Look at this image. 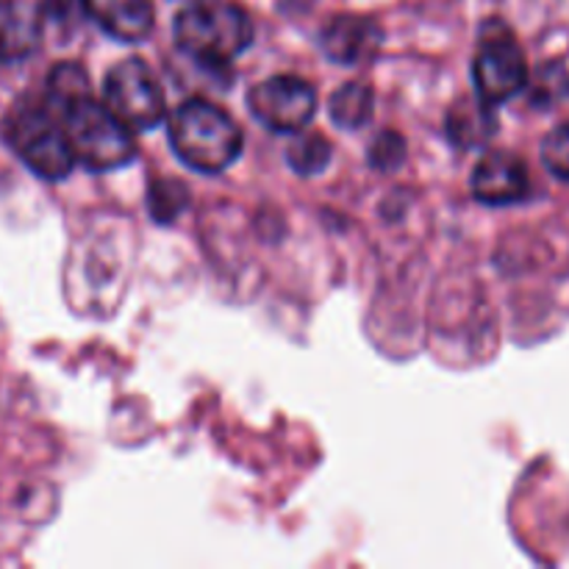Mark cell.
Masks as SVG:
<instances>
[{"label": "cell", "mask_w": 569, "mask_h": 569, "mask_svg": "<svg viewBox=\"0 0 569 569\" xmlns=\"http://www.w3.org/2000/svg\"><path fill=\"white\" fill-rule=\"evenodd\" d=\"M176 44L203 64H228L253 42V20L233 0H192L176 17Z\"/></svg>", "instance_id": "cell-1"}, {"label": "cell", "mask_w": 569, "mask_h": 569, "mask_svg": "<svg viewBox=\"0 0 569 569\" xmlns=\"http://www.w3.org/2000/svg\"><path fill=\"white\" fill-rule=\"evenodd\" d=\"M170 142L183 164L200 172H222L242 153V131L220 106L187 100L170 117Z\"/></svg>", "instance_id": "cell-2"}, {"label": "cell", "mask_w": 569, "mask_h": 569, "mask_svg": "<svg viewBox=\"0 0 569 569\" xmlns=\"http://www.w3.org/2000/svg\"><path fill=\"white\" fill-rule=\"evenodd\" d=\"M56 117L64 126L76 161L87 164L89 170H117L137 153L126 122L117 120L109 106L94 103L92 94L72 100Z\"/></svg>", "instance_id": "cell-3"}, {"label": "cell", "mask_w": 569, "mask_h": 569, "mask_svg": "<svg viewBox=\"0 0 569 569\" xmlns=\"http://www.w3.org/2000/svg\"><path fill=\"white\" fill-rule=\"evenodd\" d=\"M6 139L22 164L44 181H61L76 167V153L70 148L64 126L56 122L48 103H20L6 117Z\"/></svg>", "instance_id": "cell-4"}, {"label": "cell", "mask_w": 569, "mask_h": 569, "mask_svg": "<svg viewBox=\"0 0 569 569\" xmlns=\"http://www.w3.org/2000/svg\"><path fill=\"white\" fill-rule=\"evenodd\" d=\"M472 81H476L478 98L489 106H500L528 83V61L520 42L509 26L500 20H489L481 28L476 59H472Z\"/></svg>", "instance_id": "cell-5"}, {"label": "cell", "mask_w": 569, "mask_h": 569, "mask_svg": "<svg viewBox=\"0 0 569 569\" xmlns=\"http://www.w3.org/2000/svg\"><path fill=\"white\" fill-rule=\"evenodd\" d=\"M103 98L117 120H122L133 131H148L164 120V89L142 59L117 61L106 72Z\"/></svg>", "instance_id": "cell-6"}, {"label": "cell", "mask_w": 569, "mask_h": 569, "mask_svg": "<svg viewBox=\"0 0 569 569\" xmlns=\"http://www.w3.org/2000/svg\"><path fill=\"white\" fill-rule=\"evenodd\" d=\"M248 106L259 122L278 133L303 131L317 111V89L300 76H272L248 92Z\"/></svg>", "instance_id": "cell-7"}, {"label": "cell", "mask_w": 569, "mask_h": 569, "mask_svg": "<svg viewBox=\"0 0 569 569\" xmlns=\"http://www.w3.org/2000/svg\"><path fill=\"white\" fill-rule=\"evenodd\" d=\"M531 192V176L520 156L492 150L472 170V194L487 206L520 203Z\"/></svg>", "instance_id": "cell-8"}, {"label": "cell", "mask_w": 569, "mask_h": 569, "mask_svg": "<svg viewBox=\"0 0 569 569\" xmlns=\"http://www.w3.org/2000/svg\"><path fill=\"white\" fill-rule=\"evenodd\" d=\"M383 42V31L372 17L339 14L326 22L320 33V44L326 56L339 64H359L372 59Z\"/></svg>", "instance_id": "cell-9"}, {"label": "cell", "mask_w": 569, "mask_h": 569, "mask_svg": "<svg viewBox=\"0 0 569 569\" xmlns=\"http://www.w3.org/2000/svg\"><path fill=\"white\" fill-rule=\"evenodd\" d=\"M42 9L26 0L0 3V61L14 64L33 56L42 44Z\"/></svg>", "instance_id": "cell-10"}, {"label": "cell", "mask_w": 569, "mask_h": 569, "mask_svg": "<svg viewBox=\"0 0 569 569\" xmlns=\"http://www.w3.org/2000/svg\"><path fill=\"white\" fill-rule=\"evenodd\" d=\"M87 14L120 42H142L153 31L150 0H83Z\"/></svg>", "instance_id": "cell-11"}, {"label": "cell", "mask_w": 569, "mask_h": 569, "mask_svg": "<svg viewBox=\"0 0 569 569\" xmlns=\"http://www.w3.org/2000/svg\"><path fill=\"white\" fill-rule=\"evenodd\" d=\"M495 133H498V117H495V106H489L487 100H456L453 109L448 111V137L459 148L472 150L478 144H487Z\"/></svg>", "instance_id": "cell-12"}, {"label": "cell", "mask_w": 569, "mask_h": 569, "mask_svg": "<svg viewBox=\"0 0 569 569\" xmlns=\"http://www.w3.org/2000/svg\"><path fill=\"white\" fill-rule=\"evenodd\" d=\"M376 111V94L367 83H345L331 98V120L339 128H361L372 120Z\"/></svg>", "instance_id": "cell-13"}, {"label": "cell", "mask_w": 569, "mask_h": 569, "mask_svg": "<svg viewBox=\"0 0 569 569\" xmlns=\"http://www.w3.org/2000/svg\"><path fill=\"white\" fill-rule=\"evenodd\" d=\"M89 94V76L81 64H72V61H61L50 70L48 76V106L53 109V114H59L64 106H70L72 100Z\"/></svg>", "instance_id": "cell-14"}, {"label": "cell", "mask_w": 569, "mask_h": 569, "mask_svg": "<svg viewBox=\"0 0 569 569\" xmlns=\"http://www.w3.org/2000/svg\"><path fill=\"white\" fill-rule=\"evenodd\" d=\"M287 161L295 172H300V176H317V172L326 170L328 161H331V142L317 131L300 133V137L292 139V144H289Z\"/></svg>", "instance_id": "cell-15"}, {"label": "cell", "mask_w": 569, "mask_h": 569, "mask_svg": "<svg viewBox=\"0 0 569 569\" xmlns=\"http://www.w3.org/2000/svg\"><path fill=\"white\" fill-rule=\"evenodd\" d=\"M150 217L159 222H172L183 209L189 206V189L181 181H172V178H161L150 187L148 194Z\"/></svg>", "instance_id": "cell-16"}, {"label": "cell", "mask_w": 569, "mask_h": 569, "mask_svg": "<svg viewBox=\"0 0 569 569\" xmlns=\"http://www.w3.org/2000/svg\"><path fill=\"white\" fill-rule=\"evenodd\" d=\"M542 161L556 178L569 181V122L553 128L542 142Z\"/></svg>", "instance_id": "cell-17"}, {"label": "cell", "mask_w": 569, "mask_h": 569, "mask_svg": "<svg viewBox=\"0 0 569 569\" xmlns=\"http://www.w3.org/2000/svg\"><path fill=\"white\" fill-rule=\"evenodd\" d=\"M406 159V142L400 133L383 131L381 137L372 142L370 148V164L381 172H392L403 164Z\"/></svg>", "instance_id": "cell-18"}, {"label": "cell", "mask_w": 569, "mask_h": 569, "mask_svg": "<svg viewBox=\"0 0 569 569\" xmlns=\"http://www.w3.org/2000/svg\"><path fill=\"white\" fill-rule=\"evenodd\" d=\"M44 20H53L59 26H76L83 14H87V3L83 0H39Z\"/></svg>", "instance_id": "cell-19"}]
</instances>
